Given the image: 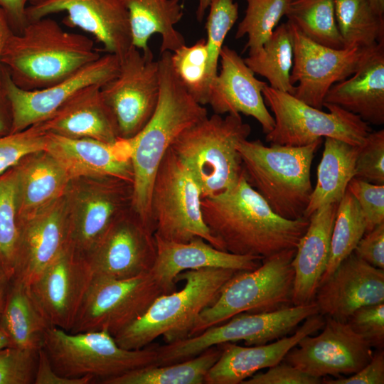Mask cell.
<instances>
[{
	"label": "cell",
	"mask_w": 384,
	"mask_h": 384,
	"mask_svg": "<svg viewBox=\"0 0 384 384\" xmlns=\"http://www.w3.org/2000/svg\"><path fill=\"white\" fill-rule=\"evenodd\" d=\"M262 92L274 119L273 129L265 137L270 144L303 146L322 137H331L361 146L371 132L361 117L336 105L324 103L329 110L325 112L267 84Z\"/></svg>",
	"instance_id": "cell-10"
},
{
	"label": "cell",
	"mask_w": 384,
	"mask_h": 384,
	"mask_svg": "<svg viewBox=\"0 0 384 384\" xmlns=\"http://www.w3.org/2000/svg\"><path fill=\"white\" fill-rule=\"evenodd\" d=\"M20 223L18 218L15 166L0 174V268L14 277Z\"/></svg>",
	"instance_id": "cell-39"
},
{
	"label": "cell",
	"mask_w": 384,
	"mask_h": 384,
	"mask_svg": "<svg viewBox=\"0 0 384 384\" xmlns=\"http://www.w3.org/2000/svg\"><path fill=\"white\" fill-rule=\"evenodd\" d=\"M11 127V112L6 92L0 85V137L10 133Z\"/></svg>",
	"instance_id": "cell-53"
},
{
	"label": "cell",
	"mask_w": 384,
	"mask_h": 384,
	"mask_svg": "<svg viewBox=\"0 0 384 384\" xmlns=\"http://www.w3.org/2000/svg\"><path fill=\"white\" fill-rule=\"evenodd\" d=\"M321 329L317 336L303 337L283 361L321 378L350 375L370 361L373 346L348 322L326 316Z\"/></svg>",
	"instance_id": "cell-16"
},
{
	"label": "cell",
	"mask_w": 384,
	"mask_h": 384,
	"mask_svg": "<svg viewBox=\"0 0 384 384\" xmlns=\"http://www.w3.org/2000/svg\"><path fill=\"white\" fill-rule=\"evenodd\" d=\"M68 245L63 196L36 215L20 222L15 274L27 286Z\"/></svg>",
	"instance_id": "cell-26"
},
{
	"label": "cell",
	"mask_w": 384,
	"mask_h": 384,
	"mask_svg": "<svg viewBox=\"0 0 384 384\" xmlns=\"http://www.w3.org/2000/svg\"><path fill=\"white\" fill-rule=\"evenodd\" d=\"M347 189L357 201L366 220V233L384 223V185L353 178Z\"/></svg>",
	"instance_id": "cell-46"
},
{
	"label": "cell",
	"mask_w": 384,
	"mask_h": 384,
	"mask_svg": "<svg viewBox=\"0 0 384 384\" xmlns=\"http://www.w3.org/2000/svg\"><path fill=\"white\" fill-rule=\"evenodd\" d=\"M337 26L344 48L372 47L384 42V16L369 0H334Z\"/></svg>",
	"instance_id": "cell-36"
},
{
	"label": "cell",
	"mask_w": 384,
	"mask_h": 384,
	"mask_svg": "<svg viewBox=\"0 0 384 384\" xmlns=\"http://www.w3.org/2000/svg\"><path fill=\"white\" fill-rule=\"evenodd\" d=\"M156 346L126 349L105 331L70 333L50 326L43 334L41 348L60 375L90 376L102 383L134 369L156 365Z\"/></svg>",
	"instance_id": "cell-7"
},
{
	"label": "cell",
	"mask_w": 384,
	"mask_h": 384,
	"mask_svg": "<svg viewBox=\"0 0 384 384\" xmlns=\"http://www.w3.org/2000/svg\"><path fill=\"white\" fill-rule=\"evenodd\" d=\"M247 3L245 14L239 23L235 38L247 36L244 50L248 55L259 51L270 38L289 3L287 0H244Z\"/></svg>",
	"instance_id": "cell-40"
},
{
	"label": "cell",
	"mask_w": 384,
	"mask_h": 384,
	"mask_svg": "<svg viewBox=\"0 0 384 384\" xmlns=\"http://www.w3.org/2000/svg\"><path fill=\"white\" fill-rule=\"evenodd\" d=\"M353 253L370 265L384 270V223L365 233Z\"/></svg>",
	"instance_id": "cell-49"
},
{
	"label": "cell",
	"mask_w": 384,
	"mask_h": 384,
	"mask_svg": "<svg viewBox=\"0 0 384 384\" xmlns=\"http://www.w3.org/2000/svg\"><path fill=\"white\" fill-rule=\"evenodd\" d=\"M0 327L12 346L36 351L41 348L43 334L50 327L32 300L27 285L17 278L11 281Z\"/></svg>",
	"instance_id": "cell-33"
},
{
	"label": "cell",
	"mask_w": 384,
	"mask_h": 384,
	"mask_svg": "<svg viewBox=\"0 0 384 384\" xmlns=\"http://www.w3.org/2000/svg\"><path fill=\"white\" fill-rule=\"evenodd\" d=\"M338 204L324 205L309 218V225L296 247L292 262L294 272L293 305L306 304L314 299L329 258Z\"/></svg>",
	"instance_id": "cell-28"
},
{
	"label": "cell",
	"mask_w": 384,
	"mask_h": 384,
	"mask_svg": "<svg viewBox=\"0 0 384 384\" xmlns=\"http://www.w3.org/2000/svg\"><path fill=\"white\" fill-rule=\"evenodd\" d=\"M207 17L206 40L208 53L207 78L210 86L218 75L224 41L238 18V4L233 0H211Z\"/></svg>",
	"instance_id": "cell-42"
},
{
	"label": "cell",
	"mask_w": 384,
	"mask_h": 384,
	"mask_svg": "<svg viewBox=\"0 0 384 384\" xmlns=\"http://www.w3.org/2000/svg\"><path fill=\"white\" fill-rule=\"evenodd\" d=\"M314 301L319 314L347 322L360 307L384 302V270L353 252L319 286Z\"/></svg>",
	"instance_id": "cell-21"
},
{
	"label": "cell",
	"mask_w": 384,
	"mask_h": 384,
	"mask_svg": "<svg viewBox=\"0 0 384 384\" xmlns=\"http://www.w3.org/2000/svg\"><path fill=\"white\" fill-rule=\"evenodd\" d=\"M201 199V188L192 173L169 148L151 191L149 210L154 236L178 242L200 237L220 250L203 220Z\"/></svg>",
	"instance_id": "cell-9"
},
{
	"label": "cell",
	"mask_w": 384,
	"mask_h": 384,
	"mask_svg": "<svg viewBox=\"0 0 384 384\" xmlns=\"http://www.w3.org/2000/svg\"><path fill=\"white\" fill-rule=\"evenodd\" d=\"M293 41L288 21L277 26L262 48L244 59L254 73L265 78L270 87L294 94L290 75L293 65Z\"/></svg>",
	"instance_id": "cell-35"
},
{
	"label": "cell",
	"mask_w": 384,
	"mask_h": 384,
	"mask_svg": "<svg viewBox=\"0 0 384 384\" xmlns=\"http://www.w3.org/2000/svg\"><path fill=\"white\" fill-rule=\"evenodd\" d=\"M219 61L220 71L210 86L208 103L214 113L251 116L260 123L265 134L271 132L274 119L262 92L267 83L256 78L244 59L228 46H223Z\"/></svg>",
	"instance_id": "cell-22"
},
{
	"label": "cell",
	"mask_w": 384,
	"mask_h": 384,
	"mask_svg": "<svg viewBox=\"0 0 384 384\" xmlns=\"http://www.w3.org/2000/svg\"><path fill=\"white\" fill-rule=\"evenodd\" d=\"M12 346L11 341L7 334L0 327V349Z\"/></svg>",
	"instance_id": "cell-57"
},
{
	"label": "cell",
	"mask_w": 384,
	"mask_h": 384,
	"mask_svg": "<svg viewBox=\"0 0 384 384\" xmlns=\"http://www.w3.org/2000/svg\"><path fill=\"white\" fill-rule=\"evenodd\" d=\"M100 56L91 38L66 31L46 16L12 33L0 61L16 86L35 90L66 79Z\"/></svg>",
	"instance_id": "cell-3"
},
{
	"label": "cell",
	"mask_w": 384,
	"mask_h": 384,
	"mask_svg": "<svg viewBox=\"0 0 384 384\" xmlns=\"http://www.w3.org/2000/svg\"><path fill=\"white\" fill-rule=\"evenodd\" d=\"M316 314L319 311L314 301L267 313H240L198 335L157 345L156 366L181 362L227 342L242 341L247 346L266 344L288 335L306 318Z\"/></svg>",
	"instance_id": "cell-11"
},
{
	"label": "cell",
	"mask_w": 384,
	"mask_h": 384,
	"mask_svg": "<svg viewBox=\"0 0 384 384\" xmlns=\"http://www.w3.org/2000/svg\"><path fill=\"white\" fill-rule=\"evenodd\" d=\"M287 1H289V2H291V1H294V0H287Z\"/></svg>",
	"instance_id": "cell-59"
},
{
	"label": "cell",
	"mask_w": 384,
	"mask_h": 384,
	"mask_svg": "<svg viewBox=\"0 0 384 384\" xmlns=\"http://www.w3.org/2000/svg\"><path fill=\"white\" fill-rule=\"evenodd\" d=\"M163 294L150 272L122 279L93 277L70 333L105 331L114 336Z\"/></svg>",
	"instance_id": "cell-13"
},
{
	"label": "cell",
	"mask_w": 384,
	"mask_h": 384,
	"mask_svg": "<svg viewBox=\"0 0 384 384\" xmlns=\"http://www.w3.org/2000/svg\"><path fill=\"white\" fill-rule=\"evenodd\" d=\"M170 51L161 53L159 100L151 117L134 137L128 139L133 168L132 207L154 232L150 218V196L157 169L176 138L208 116L176 77Z\"/></svg>",
	"instance_id": "cell-2"
},
{
	"label": "cell",
	"mask_w": 384,
	"mask_h": 384,
	"mask_svg": "<svg viewBox=\"0 0 384 384\" xmlns=\"http://www.w3.org/2000/svg\"><path fill=\"white\" fill-rule=\"evenodd\" d=\"M226 268H203L180 273L178 291L159 296L145 313L116 334L117 343L126 349H140L159 337L166 343L189 337L201 311L218 298L225 284L237 272Z\"/></svg>",
	"instance_id": "cell-4"
},
{
	"label": "cell",
	"mask_w": 384,
	"mask_h": 384,
	"mask_svg": "<svg viewBox=\"0 0 384 384\" xmlns=\"http://www.w3.org/2000/svg\"><path fill=\"white\" fill-rule=\"evenodd\" d=\"M47 133L38 124L0 137V174L15 166L25 156L46 150Z\"/></svg>",
	"instance_id": "cell-43"
},
{
	"label": "cell",
	"mask_w": 384,
	"mask_h": 384,
	"mask_svg": "<svg viewBox=\"0 0 384 384\" xmlns=\"http://www.w3.org/2000/svg\"><path fill=\"white\" fill-rule=\"evenodd\" d=\"M155 239L156 257L150 272L164 294L176 290V277L182 272L208 267L250 271L257 268L263 259L220 250L200 237L186 242L166 240L156 236Z\"/></svg>",
	"instance_id": "cell-24"
},
{
	"label": "cell",
	"mask_w": 384,
	"mask_h": 384,
	"mask_svg": "<svg viewBox=\"0 0 384 384\" xmlns=\"http://www.w3.org/2000/svg\"><path fill=\"white\" fill-rule=\"evenodd\" d=\"M92 279L86 259L68 245L27 287L49 326L70 332Z\"/></svg>",
	"instance_id": "cell-18"
},
{
	"label": "cell",
	"mask_w": 384,
	"mask_h": 384,
	"mask_svg": "<svg viewBox=\"0 0 384 384\" xmlns=\"http://www.w3.org/2000/svg\"><path fill=\"white\" fill-rule=\"evenodd\" d=\"M133 183L112 176L70 180L63 196L68 245L84 257L112 223L132 207Z\"/></svg>",
	"instance_id": "cell-12"
},
{
	"label": "cell",
	"mask_w": 384,
	"mask_h": 384,
	"mask_svg": "<svg viewBox=\"0 0 384 384\" xmlns=\"http://www.w3.org/2000/svg\"><path fill=\"white\" fill-rule=\"evenodd\" d=\"M207 61L204 38L192 46L184 44L171 54V65L177 78L192 97L202 105L208 103L210 94Z\"/></svg>",
	"instance_id": "cell-41"
},
{
	"label": "cell",
	"mask_w": 384,
	"mask_h": 384,
	"mask_svg": "<svg viewBox=\"0 0 384 384\" xmlns=\"http://www.w3.org/2000/svg\"><path fill=\"white\" fill-rule=\"evenodd\" d=\"M203 220L220 249L265 258L296 248L309 219L283 218L272 211L245 173L232 190L201 199Z\"/></svg>",
	"instance_id": "cell-1"
},
{
	"label": "cell",
	"mask_w": 384,
	"mask_h": 384,
	"mask_svg": "<svg viewBox=\"0 0 384 384\" xmlns=\"http://www.w3.org/2000/svg\"><path fill=\"white\" fill-rule=\"evenodd\" d=\"M65 12L63 23L91 34L107 53L119 60L132 46L127 10L122 0H40L28 5V22Z\"/></svg>",
	"instance_id": "cell-20"
},
{
	"label": "cell",
	"mask_w": 384,
	"mask_h": 384,
	"mask_svg": "<svg viewBox=\"0 0 384 384\" xmlns=\"http://www.w3.org/2000/svg\"><path fill=\"white\" fill-rule=\"evenodd\" d=\"M361 146L325 137L324 149L317 169L316 183L313 188L304 217L320 207L338 203L344 196L349 181L354 177L355 166Z\"/></svg>",
	"instance_id": "cell-32"
},
{
	"label": "cell",
	"mask_w": 384,
	"mask_h": 384,
	"mask_svg": "<svg viewBox=\"0 0 384 384\" xmlns=\"http://www.w3.org/2000/svg\"><path fill=\"white\" fill-rule=\"evenodd\" d=\"M321 139L303 146L242 141L238 146L245 175L251 186L279 216L304 217L313 191L311 167Z\"/></svg>",
	"instance_id": "cell-5"
},
{
	"label": "cell",
	"mask_w": 384,
	"mask_h": 384,
	"mask_svg": "<svg viewBox=\"0 0 384 384\" xmlns=\"http://www.w3.org/2000/svg\"><path fill=\"white\" fill-rule=\"evenodd\" d=\"M324 103L336 105L368 124H383L384 44L351 76L333 85Z\"/></svg>",
	"instance_id": "cell-30"
},
{
	"label": "cell",
	"mask_w": 384,
	"mask_h": 384,
	"mask_svg": "<svg viewBox=\"0 0 384 384\" xmlns=\"http://www.w3.org/2000/svg\"><path fill=\"white\" fill-rule=\"evenodd\" d=\"M40 0H0V7L4 11L13 33H20L28 23L26 8Z\"/></svg>",
	"instance_id": "cell-52"
},
{
	"label": "cell",
	"mask_w": 384,
	"mask_h": 384,
	"mask_svg": "<svg viewBox=\"0 0 384 384\" xmlns=\"http://www.w3.org/2000/svg\"><path fill=\"white\" fill-rule=\"evenodd\" d=\"M288 23L294 53L290 75L291 84L294 85L292 95L319 110H322L330 87L355 73L384 44L334 49L311 41Z\"/></svg>",
	"instance_id": "cell-15"
},
{
	"label": "cell",
	"mask_w": 384,
	"mask_h": 384,
	"mask_svg": "<svg viewBox=\"0 0 384 384\" xmlns=\"http://www.w3.org/2000/svg\"><path fill=\"white\" fill-rule=\"evenodd\" d=\"M101 85L81 88L50 117L38 124L46 133L68 138L117 142L120 138L117 122L102 95Z\"/></svg>",
	"instance_id": "cell-27"
},
{
	"label": "cell",
	"mask_w": 384,
	"mask_h": 384,
	"mask_svg": "<svg viewBox=\"0 0 384 384\" xmlns=\"http://www.w3.org/2000/svg\"><path fill=\"white\" fill-rule=\"evenodd\" d=\"M119 69V58L107 53L50 87L25 90L16 86L8 72L1 68V82L11 112L9 134L23 131L48 119L77 91L90 85H103L114 78Z\"/></svg>",
	"instance_id": "cell-19"
},
{
	"label": "cell",
	"mask_w": 384,
	"mask_h": 384,
	"mask_svg": "<svg viewBox=\"0 0 384 384\" xmlns=\"http://www.w3.org/2000/svg\"><path fill=\"white\" fill-rule=\"evenodd\" d=\"M347 322L373 347H383L384 302L360 307L354 311Z\"/></svg>",
	"instance_id": "cell-47"
},
{
	"label": "cell",
	"mask_w": 384,
	"mask_h": 384,
	"mask_svg": "<svg viewBox=\"0 0 384 384\" xmlns=\"http://www.w3.org/2000/svg\"><path fill=\"white\" fill-rule=\"evenodd\" d=\"M211 0H198V6L196 9V18L201 21L205 16L207 9L209 7Z\"/></svg>",
	"instance_id": "cell-56"
},
{
	"label": "cell",
	"mask_w": 384,
	"mask_h": 384,
	"mask_svg": "<svg viewBox=\"0 0 384 384\" xmlns=\"http://www.w3.org/2000/svg\"><path fill=\"white\" fill-rule=\"evenodd\" d=\"M221 352L220 345L211 346L193 358L171 364L137 368L102 384H202Z\"/></svg>",
	"instance_id": "cell-34"
},
{
	"label": "cell",
	"mask_w": 384,
	"mask_h": 384,
	"mask_svg": "<svg viewBox=\"0 0 384 384\" xmlns=\"http://www.w3.org/2000/svg\"><path fill=\"white\" fill-rule=\"evenodd\" d=\"M250 132L240 114H214L185 129L170 149L192 173L202 198L215 196L234 188L243 176L238 146Z\"/></svg>",
	"instance_id": "cell-6"
},
{
	"label": "cell",
	"mask_w": 384,
	"mask_h": 384,
	"mask_svg": "<svg viewBox=\"0 0 384 384\" xmlns=\"http://www.w3.org/2000/svg\"><path fill=\"white\" fill-rule=\"evenodd\" d=\"M285 16L311 41L334 49L345 48L334 0H294L289 3Z\"/></svg>",
	"instance_id": "cell-37"
},
{
	"label": "cell",
	"mask_w": 384,
	"mask_h": 384,
	"mask_svg": "<svg viewBox=\"0 0 384 384\" xmlns=\"http://www.w3.org/2000/svg\"><path fill=\"white\" fill-rule=\"evenodd\" d=\"M156 257L154 232L131 207L115 218L85 258L93 277L122 279L150 272Z\"/></svg>",
	"instance_id": "cell-17"
},
{
	"label": "cell",
	"mask_w": 384,
	"mask_h": 384,
	"mask_svg": "<svg viewBox=\"0 0 384 384\" xmlns=\"http://www.w3.org/2000/svg\"><path fill=\"white\" fill-rule=\"evenodd\" d=\"M13 33V31L10 26V24L9 23V21L7 19V17L3 11V9L0 7V59H1V54L3 50V48L9 38V37L11 36V34ZM1 80V65L0 61V85Z\"/></svg>",
	"instance_id": "cell-54"
},
{
	"label": "cell",
	"mask_w": 384,
	"mask_h": 384,
	"mask_svg": "<svg viewBox=\"0 0 384 384\" xmlns=\"http://www.w3.org/2000/svg\"><path fill=\"white\" fill-rule=\"evenodd\" d=\"M354 178L384 185V130L370 132L357 156Z\"/></svg>",
	"instance_id": "cell-45"
},
{
	"label": "cell",
	"mask_w": 384,
	"mask_h": 384,
	"mask_svg": "<svg viewBox=\"0 0 384 384\" xmlns=\"http://www.w3.org/2000/svg\"><path fill=\"white\" fill-rule=\"evenodd\" d=\"M46 151L64 168L70 178L112 176L133 183V168L127 139L107 143L90 138L73 139L47 133Z\"/></svg>",
	"instance_id": "cell-23"
},
{
	"label": "cell",
	"mask_w": 384,
	"mask_h": 384,
	"mask_svg": "<svg viewBox=\"0 0 384 384\" xmlns=\"http://www.w3.org/2000/svg\"><path fill=\"white\" fill-rule=\"evenodd\" d=\"M325 384H383L384 352L373 353L370 361L356 373L348 377L324 380Z\"/></svg>",
	"instance_id": "cell-50"
},
{
	"label": "cell",
	"mask_w": 384,
	"mask_h": 384,
	"mask_svg": "<svg viewBox=\"0 0 384 384\" xmlns=\"http://www.w3.org/2000/svg\"><path fill=\"white\" fill-rule=\"evenodd\" d=\"M296 248L263 258L250 271H238L223 286L217 299L204 309L190 336L240 313H267L293 306Z\"/></svg>",
	"instance_id": "cell-8"
},
{
	"label": "cell",
	"mask_w": 384,
	"mask_h": 384,
	"mask_svg": "<svg viewBox=\"0 0 384 384\" xmlns=\"http://www.w3.org/2000/svg\"><path fill=\"white\" fill-rule=\"evenodd\" d=\"M38 353L15 346L0 349V384H33Z\"/></svg>",
	"instance_id": "cell-44"
},
{
	"label": "cell",
	"mask_w": 384,
	"mask_h": 384,
	"mask_svg": "<svg viewBox=\"0 0 384 384\" xmlns=\"http://www.w3.org/2000/svg\"><path fill=\"white\" fill-rule=\"evenodd\" d=\"M325 324L324 316L316 314L306 318L289 336H283L270 343L241 346L227 342L219 344L222 352L206 374L204 383L240 384L257 371L283 361L287 353L305 336L314 334Z\"/></svg>",
	"instance_id": "cell-25"
},
{
	"label": "cell",
	"mask_w": 384,
	"mask_h": 384,
	"mask_svg": "<svg viewBox=\"0 0 384 384\" xmlns=\"http://www.w3.org/2000/svg\"><path fill=\"white\" fill-rule=\"evenodd\" d=\"M94 381L90 376L68 378L60 375L52 367L44 350L38 353V362L33 384H90Z\"/></svg>",
	"instance_id": "cell-51"
},
{
	"label": "cell",
	"mask_w": 384,
	"mask_h": 384,
	"mask_svg": "<svg viewBox=\"0 0 384 384\" xmlns=\"http://www.w3.org/2000/svg\"><path fill=\"white\" fill-rule=\"evenodd\" d=\"M117 122L120 139L137 135L156 109L160 91L159 67L151 51L132 46L119 60L117 75L100 87Z\"/></svg>",
	"instance_id": "cell-14"
},
{
	"label": "cell",
	"mask_w": 384,
	"mask_h": 384,
	"mask_svg": "<svg viewBox=\"0 0 384 384\" xmlns=\"http://www.w3.org/2000/svg\"><path fill=\"white\" fill-rule=\"evenodd\" d=\"M322 378L311 376L282 361L265 373H255L242 384H319Z\"/></svg>",
	"instance_id": "cell-48"
},
{
	"label": "cell",
	"mask_w": 384,
	"mask_h": 384,
	"mask_svg": "<svg viewBox=\"0 0 384 384\" xmlns=\"http://www.w3.org/2000/svg\"><path fill=\"white\" fill-rule=\"evenodd\" d=\"M15 169L19 223L62 198L71 179L59 162L46 150L25 156Z\"/></svg>",
	"instance_id": "cell-29"
},
{
	"label": "cell",
	"mask_w": 384,
	"mask_h": 384,
	"mask_svg": "<svg viewBox=\"0 0 384 384\" xmlns=\"http://www.w3.org/2000/svg\"><path fill=\"white\" fill-rule=\"evenodd\" d=\"M366 228L363 213L354 196L347 189L338 204L329 258L319 285L327 280L341 261L353 252L366 233Z\"/></svg>",
	"instance_id": "cell-38"
},
{
	"label": "cell",
	"mask_w": 384,
	"mask_h": 384,
	"mask_svg": "<svg viewBox=\"0 0 384 384\" xmlns=\"http://www.w3.org/2000/svg\"><path fill=\"white\" fill-rule=\"evenodd\" d=\"M373 9L381 16H384V0H369Z\"/></svg>",
	"instance_id": "cell-58"
},
{
	"label": "cell",
	"mask_w": 384,
	"mask_h": 384,
	"mask_svg": "<svg viewBox=\"0 0 384 384\" xmlns=\"http://www.w3.org/2000/svg\"><path fill=\"white\" fill-rule=\"evenodd\" d=\"M127 10L132 44L142 53L151 51V36L161 37L160 53L174 52L186 44L183 36L175 28L183 16L181 0H122Z\"/></svg>",
	"instance_id": "cell-31"
},
{
	"label": "cell",
	"mask_w": 384,
	"mask_h": 384,
	"mask_svg": "<svg viewBox=\"0 0 384 384\" xmlns=\"http://www.w3.org/2000/svg\"><path fill=\"white\" fill-rule=\"evenodd\" d=\"M11 279L0 268V319L5 304Z\"/></svg>",
	"instance_id": "cell-55"
}]
</instances>
